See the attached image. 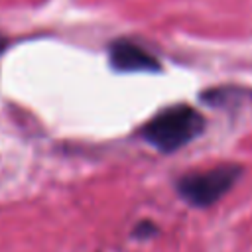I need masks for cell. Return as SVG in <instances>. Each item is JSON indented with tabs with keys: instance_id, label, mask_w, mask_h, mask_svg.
Instances as JSON below:
<instances>
[{
	"instance_id": "6da1fadb",
	"label": "cell",
	"mask_w": 252,
	"mask_h": 252,
	"mask_svg": "<svg viewBox=\"0 0 252 252\" xmlns=\"http://www.w3.org/2000/svg\"><path fill=\"white\" fill-rule=\"evenodd\" d=\"M205 128V118L199 110L189 104H175L158 112L140 130L142 138L161 152H173L193 138H197Z\"/></svg>"
},
{
	"instance_id": "277c9868",
	"label": "cell",
	"mask_w": 252,
	"mask_h": 252,
	"mask_svg": "<svg viewBox=\"0 0 252 252\" xmlns=\"http://www.w3.org/2000/svg\"><path fill=\"white\" fill-rule=\"evenodd\" d=\"M154 232H158V226H156L152 220H144V222H140V224L134 228V236H136V238H148V236H152Z\"/></svg>"
},
{
	"instance_id": "7a4b0ae2",
	"label": "cell",
	"mask_w": 252,
	"mask_h": 252,
	"mask_svg": "<svg viewBox=\"0 0 252 252\" xmlns=\"http://www.w3.org/2000/svg\"><path fill=\"white\" fill-rule=\"evenodd\" d=\"M242 167L234 163L219 165L201 173H189L177 181V193L193 207H209L217 203L240 179Z\"/></svg>"
},
{
	"instance_id": "5b68a950",
	"label": "cell",
	"mask_w": 252,
	"mask_h": 252,
	"mask_svg": "<svg viewBox=\"0 0 252 252\" xmlns=\"http://www.w3.org/2000/svg\"><path fill=\"white\" fill-rule=\"evenodd\" d=\"M4 49H6V37H4L2 33H0V53H2Z\"/></svg>"
},
{
	"instance_id": "3957f363",
	"label": "cell",
	"mask_w": 252,
	"mask_h": 252,
	"mask_svg": "<svg viewBox=\"0 0 252 252\" xmlns=\"http://www.w3.org/2000/svg\"><path fill=\"white\" fill-rule=\"evenodd\" d=\"M110 65L116 71L138 73V71H159V61L130 41H116L110 45Z\"/></svg>"
}]
</instances>
